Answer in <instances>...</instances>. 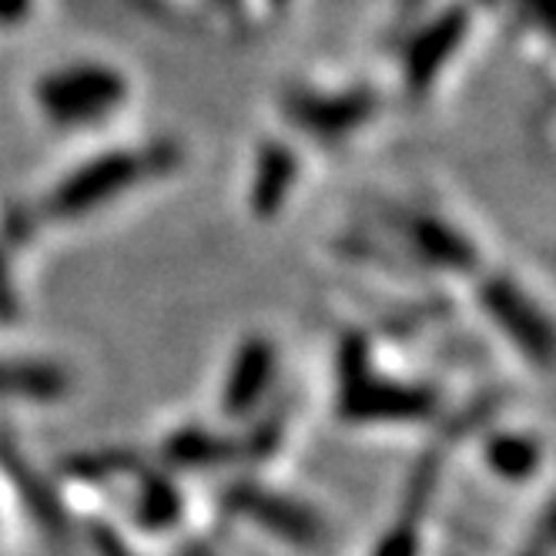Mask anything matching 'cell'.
I'll use <instances>...</instances> for the list:
<instances>
[{
    "label": "cell",
    "mask_w": 556,
    "mask_h": 556,
    "mask_svg": "<svg viewBox=\"0 0 556 556\" xmlns=\"http://www.w3.org/2000/svg\"><path fill=\"white\" fill-rule=\"evenodd\" d=\"M231 506L249 513L255 523L268 527L278 536H289L299 543H312L319 540V520L299 503L292 500H278L268 490H255V486H238L231 490Z\"/></svg>",
    "instance_id": "52a82bcc"
},
{
    "label": "cell",
    "mask_w": 556,
    "mask_h": 556,
    "mask_svg": "<svg viewBox=\"0 0 556 556\" xmlns=\"http://www.w3.org/2000/svg\"><path fill=\"white\" fill-rule=\"evenodd\" d=\"M275 376V349L268 339H249L235 352V363L225 379V413L245 416L262 400Z\"/></svg>",
    "instance_id": "8992f818"
},
{
    "label": "cell",
    "mask_w": 556,
    "mask_h": 556,
    "mask_svg": "<svg viewBox=\"0 0 556 556\" xmlns=\"http://www.w3.org/2000/svg\"><path fill=\"white\" fill-rule=\"evenodd\" d=\"M178 513V496L165 480H148L144 483V506L141 516L148 527H165L172 523V516Z\"/></svg>",
    "instance_id": "5bb4252c"
},
{
    "label": "cell",
    "mask_w": 556,
    "mask_h": 556,
    "mask_svg": "<svg viewBox=\"0 0 556 556\" xmlns=\"http://www.w3.org/2000/svg\"><path fill=\"white\" fill-rule=\"evenodd\" d=\"M168 456L175 463H218L225 456V446L215 440V435H205V432H178L172 435L168 443Z\"/></svg>",
    "instance_id": "4fadbf2b"
},
{
    "label": "cell",
    "mask_w": 556,
    "mask_h": 556,
    "mask_svg": "<svg viewBox=\"0 0 556 556\" xmlns=\"http://www.w3.org/2000/svg\"><path fill=\"white\" fill-rule=\"evenodd\" d=\"M413 245L419 255H426L435 268H456L466 271L476 262V252L466 238L453 228H446L435 218H416L413 222Z\"/></svg>",
    "instance_id": "30bf717a"
},
{
    "label": "cell",
    "mask_w": 556,
    "mask_h": 556,
    "mask_svg": "<svg viewBox=\"0 0 556 556\" xmlns=\"http://www.w3.org/2000/svg\"><path fill=\"white\" fill-rule=\"evenodd\" d=\"M416 553H419V543H416V533L409 527L386 533V540L376 549V556H416Z\"/></svg>",
    "instance_id": "9a60e30c"
},
{
    "label": "cell",
    "mask_w": 556,
    "mask_h": 556,
    "mask_svg": "<svg viewBox=\"0 0 556 556\" xmlns=\"http://www.w3.org/2000/svg\"><path fill=\"white\" fill-rule=\"evenodd\" d=\"M483 299H486L490 315L500 323V329L520 349H527L536 363H546V355H549V326H546L543 315L533 308V299H527L513 282H506V278L493 282Z\"/></svg>",
    "instance_id": "277c9868"
},
{
    "label": "cell",
    "mask_w": 556,
    "mask_h": 556,
    "mask_svg": "<svg viewBox=\"0 0 556 556\" xmlns=\"http://www.w3.org/2000/svg\"><path fill=\"white\" fill-rule=\"evenodd\" d=\"M345 419L355 422H419L429 419L435 409V395L422 386L409 382H392L366 372V366H349L345 386H342V403Z\"/></svg>",
    "instance_id": "3957f363"
},
{
    "label": "cell",
    "mask_w": 556,
    "mask_h": 556,
    "mask_svg": "<svg viewBox=\"0 0 556 556\" xmlns=\"http://www.w3.org/2000/svg\"><path fill=\"white\" fill-rule=\"evenodd\" d=\"M486 463L503 480H527L540 466V446L533 435H496L486 446Z\"/></svg>",
    "instance_id": "7c38bea8"
},
{
    "label": "cell",
    "mask_w": 556,
    "mask_h": 556,
    "mask_svg": "<svg viewBox=\"0 0 556 556\" xmlns=\"http://www.w3.org/2000/svg\"><path fill=\"white\" fill-rule=\"evenodd\" d=\"M299 178V165H295V154L268 144L258 154V165H255V181H252V208L258 215H275L282 208L286 194L292 191Z\"/></svg>",
    "instance_id": "9c48e42d"
},
{
    "label": "cell",
    "mask_w": 556,
    "mask_h": 556,
    "mask_svg": "<svg viewBox=\"0 0 556 556\" xmlns=\"http://www.w3.org/2000/svg\"><path fill=\"white\" fill-rule=\"evenodd\" d=\"M154 165H157L154 157H141V154H128V151L101 154L54 188L48 208L58 218L88 215V212L108 205L111 198L122 194L125 188H135L144 175H151Z\"/></svg>",
    "instance_id": "7a4b0ae2"
},
{
    "label": "cell",
    "mask_w": 556,
    "mask_h": 556,
    "mask_svg": "<svg viewBox=\"0 0 556 556\" xmlns=\"http://www.w3.org/2000/svg\"><path fill=\"white\" fill-rule=\"evenodd\" d=\"M289 111L295 114L292 122L305 128L308 135L319 138H339L359 128L372 114V98L363 91H345V94H292Z\"/></svg>",
    "instance_id": "5b68a950"
},
{
    "label": "cell",
    "mask_w": 556,
    "mask_h": 556,
    "mask_svg": "<svg viewBox=\"0 0 556 556\" xmlns=\"http://www.w3.org/2000/svg\"><path fill=\"white\" fill-rule=\"evenodd\" d=\"M30 0H0V24H17L27 17Z\"/></svg>",
    "instance_id": "2e32d148"
},
{
    "label": "cell",
    "mask_w": 556,
    "mask_h": 556,
    "mask_svg": "<svg viewBox=\"0 0 556 556\" xmlns=\"http://www.w3.org/2000/svg\"><path fill=\"white\" fill-rule=\"evenodd\" d=\"M67 392V376L41 363H0V395L24 400H58Z\"/></svg>",
    "instance_id": "8fae6325"
},
{
    "label": "cell",
    "mask_w": 556,
    "mask_h": 556,
    "mask_svg": "<svg viewBox=\"0 0 556 556\" xmlns=\"http://www.w3.org/2000/svg\"><path fill=\"white\" fill-rule=\"evenodd\" d=\"M37 104L58 125L85 128L98 125L111 111H117L128 98V81L122 71L108 64H67L37 81Z\"/></svg>",
    "instance_id": "6da1fadb"
},
{
    "label": "cell",
    "mask_w": 556,
    "mask_h": 556,
    "mask_svg": "<svg viewBox=\"0 0 556 556\" xmlns=\"http://www.w3.org/2000/svg\"><path fill=\"white\" fill-rule=\"evenodd\" d=\"M463 34H466V14L450 11L419 37L409 51V88L422 91L426 85H432V77L443 71V61L453 58V51L463 45Z\"/></svg>",
    "instance_id": "ba28073f"
}]
</instances>
